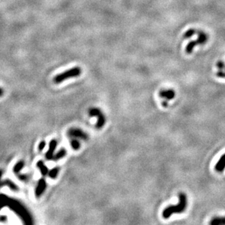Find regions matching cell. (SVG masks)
Listing matches in <instances>:
<instances>
[{
	"label": "cell",
	"mask_w": 225,
	"mask_h": 225,
	"mask_svg": "<svg viewBox=\"0 0 225 225\" xmlns=\"http://www.w3.org/2000/svg\"><path fill=\"white\" fill-rule=\"evenodd\" d=\"M59 172V168H54L53 169H51L50 171H49L48 172V176L51 179H56V176H58Z\"/></svg>",
	"instance_id": "16"
},
{
	"label": "cell",
	"mask_w": 225,
	"mask_h": 225,
	"mask_svg": "<svg viewBox=\"0 0 225 225\" xmlns=\"http://www.w3.org/2000/svg\"><path fill=\"white\" fill-rule=\"evenodd\" d=\"M45 188H46V181H45V179H40L38 181L37 186L36 189H35V196H36V197H40L41 195L45 191Z\"/></svg>",
	"instance_id": "7"
},
{
	"label": "cell",
	"mask_w": 225,
	"mask_h": 225,
	"mask_svg": "<svg viewBox=\"0 0 225 225\" xmlns=\"http://www.w3.org/2000/svg\"><path fill=\"white\" fill-rule=\"evenodd\" d=\"M0 201L4 202L6 204L10 206V209L14 211H16L18 215H20L21 216V218L25 221V222L27 223H31L30 222V216L28 214V213L27 212L23 207H21V206L20 204L17 203H14L15 201L10 200V199L7 198L6 197H0Z\"/></svg>",
	"instance_id": "2"
},
{
	"label": "cell",
	"mask_w": 225,
	"mask_h": 225,
	"mask_svg": "<svg viewBox=\"0 0 225 225\" xmlns=\"http://www.w3.org/2000/svg\"><path fill=\"white\" fill-rule=\"evenodd\" d=\"M212 225H225V217H214L210 222Z\"/></svg>",
	"instance_id": "11"
},
{
	"label": "cell",
	"mask_w": 225,
	"mask_h": 225,
	"mask_svg": "<svg viewBox=\"0 0 225 225\" xmlns=\"http://www.w3.org/2000/svg\"><path fill=\"white\" fill-rule=\"evenodd\" d=\"M1 175H2V171H1V170H0V179H1Z\"/></svg>",
	"instance_id": "23"
},
{
	"label": "cell",
	"mask_w": 225,
	"mask_h": 225,
	"mask_svg": "<svg viewBox=\"0 0 225 225\" xmlns=\"http://www.w3.org/2000/svg\"><path fill=\"white\" fill-rule=\"evenodd\" d=\"M197 31V34H198V39L189 42L186 47V52L188 54H190V53H192L193 49L195 46L198 45H204L208 41V35L206 33H204L203 31Z\"/></svg>",
	"instance_id": "5"
},
{
	"label": "cell",
	"mask_w": 225,
	"mask_h": 225,
	"mask_svg": "<svg viewBox=\"0 0 225 225\" xmlns=\"http://www.w3.org/2000/svg\"><path fill=\"white\" fill-rule=\"evenodd\" d=\"M162 106H165V107L167 106H168L167 101H162Z\"/></svg>",
	"instance_id": "21"
},
{
	"label": "cell",
	"mask_w": 225,
	"mask_h": 225,
	"mask_svg": "<svg viewBox=\"0 0 225 225\" xmlns=\"http://www.w3.org/2000/svg\"><path fill=\"white\" fill-rule=\"evenodd\" d=\"M37 166L40 168L41 171V174H42L43 176H46L47 174H48V169L46 166H45V164H44L42 160H40L37 163Z\"/></svg>",
	"instance_id": "12"
},
{
	"label": "cell",
	"mask_w": 225,
	"mask_h": 225,
	"mask_svg": "<svg viewBox=\"0 0 225 225\" xmlns=\"http://www.w3.org/2000/svg\"><path fill=\"white\" fill-rule=\"evenodd\" d=\"M215 169L216 171H218V172H222V171H224V170L225 169V154H223V155L220 157L219 161L216 163V164L215 165Z\"/></svg>",
	"instance_id": "10"
},
{
	"label": "cell",
	"mask_w": 225,
	"mask_h": 225,
	"mask_svg": "<svg viewBox=\"0 0 225 225\" xmlns=\"http://www.w3.org/2000/svg\"><path fill=\"white\" fill-rule=\"evenodd\" d=\"M24 166V161H19L18 163H17L16 165H15L14 168H13V172L16 173V174H18L19 171H21V170L23 169Z\"/></svg>",
	"instance_id": "14"
},
{
	"label": "cell",
	"mask_w": 225,
	"mask_h": 225,
	"mask_svg": "<svg viewBox=\"0 0 225 225\" xmlns=\"http://www.w3.org/2000/svg\"><path fill=\"white\" fill-rule=\"evenodd\" d=\"M216 75H217V76H219V77L225 78V72L224 71H218V72L216 73Z\"/></svg>",
	"instance_id": "20"
},
{
	"label": "cell",
	"mask_w": 225,
	"mask_h": 225,
	"mask_svg": "<svg viewBox=\"0 0 225 225\" xmlns=\"http://www.w3.org/2000/svg\"><path fill=\"white\" fill-rule=\"evenodd\" d=\"M3 95V90L1 88H0V96H1Z\"/></svg>",
	"instance_id": "22"
},
{
	"label": "cell",
	"mask_w": 225,
	"mask_h": 225,
	"mask_svg": "<svg viewBox=\"0 0 225 225\" xmlns=\"http://www.w3.org/2000/svg\"><path fill=\"white\" fill-rule=\"evenodd\" d=\"M82 72V70L80 67H74V68H72L70 69L67 70V71H64V72L61 73L56 75L54 78H53V82L55 83H61V82H64V81L67 80L69 78H73V77H77L79 76Z\"/></svg>",
	"instance_id": "3"
},
{
	"label": "cell",
	"mask_w": 225,
	"mask_h": 225,
	"mask_svg": "<svg viewBox=\"0 0 225 225\" xmlns=\"http://www.w3.org/2000/svg\"><path fill=\"white\" fill-rule=\"evenodd\" d=\"M56 146H57V141H56V140L53 139V140L50 141V142L49 143V149L46 152V154H45V158L48 159V160L53 158V155H54L53 153H54Z\"/></svg>",
	"instance_id": "9"
},
{
	"label": "cell",
	"mask_w": 225,
	"mask_h": 225,
	"mask_svg": "<svg viewBox=\"0 0 225 225\" xmlns=\"http://www.w3.org/2000/svg\"><path fill=\"white\" fill-rule=\"evenodd\" d=\"M88 114L91 117H97V122L96 123V128L97 129H101L102 127L105 125V122H106V119H105V115H104L103 112L99 109V108H95L93 107L88 110Z\"/></svg>",
	"instance_id": "4"
},
{
	"label": "cell",
	"mask_w": 225,
	"mask_h": 225,
	"mask_svg": "<svg viewBox=\"0 0 225 225\" xmlns=\"http://www.w3.org/2000/svg\"><path fill=\"white\" fill-rule=\"evenodd\" d=\"M68 135L70 137L76 138V139H81L83 140H87L88 138V134H86L82 130L78 128H71L68 131Z\"/></svg>",
	"instance_id": "6"
},
{
	"label": "cell",
	"mask_w": 225,
	"mask_h": 225,
	"mask_svg": "<svg viewBox=\"0 0 225 225\" xmlns=\"http://www.w3.org/2000/svg\"><path fill=\"white\" fill-rule=\"evenodd\" d=\"M5 185L6 186H9L10 188H11V189H15V190L18 189V187L16 186V185L15 184H13L12 181H10L7 180V181H2V182H0V186H5Z\"/></svg>",
	"instance_id": "15"
},
{
	"label": "cell",
	"mask_w": 225,
	"mask_h": 225,
	"mask_svg": "<svg viewBox=\"0 0 225 225\" xmlns=\"http://www.w3.org/2000/svg\"><path fill=\"white\" fill-rule=\"evenodd\" d=\"M178 204L171 205L164 209L162 212V216L164 219H168L174 214H180L186 211L187 206V198L184 193H180L178 195Z\"/></svg>",
	"instance_id": "1"
},
{
	"label": "cell",
	"mask_w": 225,
	"mask_h": 225,
	"mask_svg": "<svg viewBox=\"0 0 225 225\" xmlns=\"http://www.w3.org/2000/svg\"><path fill=\"white\" fill-rule=\"evenodd\" d=\"M66 154H67V151H66V149H64V148H62V149L59 150L55 155H53L52 159H53V160H60V159L63 158L64 156L66 155Z\"/></svg>",
	"instance_id": "13"
},
{
	"label": "cell",
	"mask_w": 225,
	"mask_h": 225,
	"mask_svg": "<svg viewBox=\"0 0 225 225\" xmlns=\"http://www.w3.org/2000/svg\"><path fill=\"white\" fill-rule=\"evenodd\" d=\"M45 141H41L40 143L39 146H38V149H39V151H42L43 150L44 148H45Z\"/></svg>",
	"instance_id": "19"
},
{
	"label": "cell",
	"mask_w": 225,
	"mask_h": 225,
	"mask_svg": "<svg viewBox=\"0 0 225 225\" xmlns=\"http://www.w3.org/2000/svg\"><path fill=\"white\" fill-rule=\"evenodd\" d=\"M70 145H71L72 148L74 149L75 150L79 149V148L81 147L80 142H79V141L77 140V139H73V141H71V142H70Z\"/></svg>",
	"instance_id": "17"
},
{
	"label": "cell",
	"mask_w": 225,
	"mask_h": 225,
	"mask_svg": "<svg viewBox=\"0 0 225 225\" xmlns=\"http://www.w3.org/2000/svg\"><path fill=\"white\" fill-rule=\"evenodd\" d=\"M217 67H218V69H225V64L224 61H218L217 62V64H216Z\"/></svg>",
	"instance_id": "18"
},
{
	"label": "cell",
	"mask_w": 225,
	"mask_h": 225,
	"mask_svg": "<svg viewBox=\"0 0 225 225\" xmlns=\"http://www.w3.org/2000/svg\"><path fill=\"white\" fill-rule=\"evenodd\" d=\"M161 98L167 99V100H172L175 98V93L174 90L167 89V90H162L159 93Z\"/></svg>",
	"instance_id": "8"
}]
</instances>
